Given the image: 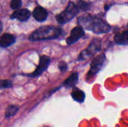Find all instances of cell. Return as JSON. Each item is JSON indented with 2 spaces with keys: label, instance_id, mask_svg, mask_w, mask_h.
<instances>
[{
  "label": "cell",
  "instance_id": "obj_1",
  "mask_svg": "<svg viewBox=\"0 0 128 127\" xmlns=\"http://www.w3.org/2000/svg\"><path fill=\"white\" fill-rule=\"evenodd\" d=\"M78 23L82 28L90 30L95 34L109 32L110 26L102 19L89 14H85L78 18Z\"/></svg>",
  "mask_w": 128,
  "mask_h": 127
},
{
  "label": "cell",
  "instance_id": "obj_2",
  "mask_svg": "<svg viewBox=\"0 0 128 127\" xmlns=\"http://www.w3.org/2000/svg\"><path fill=\"white\" fill-rule=\"evenodd\" d=\"M62 33V29L55 26L46 25L42 26L36 29L29 36V40L32 41L45 40L58 37Z\"/></svg>",
  "mask_w": 128,
  "mask_h": 127
},
{
  "label": "cell",
  "instance_id": "obj_3",
  "mask_svg": "<svg viewBox=\"0 0 128 127\" xmlns=\"http://www.w3.org/2000/svg\"><path fill=\"white\" fill-rule=\"evenodd\" d=\"M78 11L79 9L77 6L74 3L70 2L66 9L62 13L56 16V20L60 24H64L71 20L77 14Z\"/></svg>",
  "mask_w": 128,
  "mask_h": 127
},
{
  "label": "cell",
  "instance_id": "obj_4",
  "mask_svg": "<svg viewBox=\"0 0 128 127\" xmlns=\"http://www.w3.org/2000/svg\"><path fill=\"white\" fill-rule=\"evenodd\" d=\"M105 61H106V56L104 54L97 56L91 64V68L88 73V78L92 77L95 74H97L98 73H99V71H100L104 67Z\"/></svg>",
  "mask_w": 128,
  "mask_h": 127
},
{
  "label": "cell",
  "instance_id": "obj_5",
  "mask_svg": "<svg viewBox=\"0 0 128 127\" xmlns=\"http://www.w3.org/2000/svg\"><path fill=\"white\" fill-rule=\"evenodd\" d=\"M50 63V57H48L47 55H43V56H41L40 58V61H39L38 67H37V69L32 74H29L28 76L30 77H36V76H40L44 70H46V68L48 67Z\"/></svg>",
  "mask_w": 128,
  "mask_h": 127
},
{
  "label": "cell",
  "instance_id": "obj_6",
  "mask_svg": "<svg viewBox=\"0 0 128 127\" xmlns=\"http://www.w3.org/2000/svg\"><path fill=\"white\" fill-rule=\"evenodd\" d=\"M100 47H101V43H100V40L98 39H94V40H92V42L91 43V44L88 46V47L87 48L86 50H85L84 52H82L80 55V59H83L85 55H92L94 53H97L98 52H99L100 50Z\"/></svg>",
  "mask_w": 128,
  "mask_h": 127
},
{
  "label": "cell",
  "instance_id": "obj_7",
  "mask_svg": "<svg viewBox=\"0 0 128 127\" xmlns=\"http://www.w3.org/2000/svg\"><path fill=\"white\" fill-rule=\"evenodd\" d=\"M84 31L83 28L81 26L75 27L70 33V35L67 39V43L69 45H71L74 43H76L78 40H80L83 35H84Z\"/></svg>",
  "mask_w": 128,
  "mask_h": 127
},
{
  "label": "cell",
  "instance_id": "obj_8",
  "mask_svg": "<svg viewBox=\"0 0 128 127\" xmlns=\"http://www.w3.org/2000/svg\"><path fill=\"white\" fill-rule=\"evenodd\" d=\"M31 16V13L28 9H17L10 16L11 19H17L20 21H26Z\"/></svg>",
  "mask_w": 128,
  "mask_h": 127
},
{
  "label": "cell",
  "instance_id": "obj_9",
  "mask_svg": "<svg viewBox=\"0 0 128 127\" xmlns=\"http://www.w3.org/2000/svg\"><path fill=\"white\" fill-rule=\"evenodd\" d=\"M47 16H48L47 11L42 7H37L36 8H34L33 11L34 18L39 22H43L46 20Z\"/></svg>",
  "mask_w": 128,
  "mask_h": 127
},
{
  "label": "cell",
  "instance_id": "obj_10",
  "mask_svg": "<svg viewBox=\"0 0 128 127\" xmlns=\"http://www.w3.org/2000/svg\"><path fill=\"white\" fill-rule=\"evenodd\" d=\"M15 42V37L10 34H4L0 37V46L1 47H8L14 44Z\"/></svg>",
  "mask_w": 128,
  "mask_h": 127
},
{
  "label": "cell",
  "instance_id": "obj_11",
  "mask_svg": "<svg viewBox=\"0 0 128 127\" xmlns=\"http://www.w3.org/2000/svg\"><path fill=\"white\" fill-rule=\"evenodd\" d=\"M114 40L118 45H128V31L116 34Z\"/></svg>",
  "mask_w": 128,
  "mask_h": 127
},
{
  "label": "cell",
  "instance_id": "obj_12",
  "mask_svg": "<svg viewBox=\"0 0 128 127\" xmlns=\"http://www.w3.org/2000/svg\"><path fill=\"white\" fill-rule=\"evenodd\" d=\"M71 97L76 102L82 103L85 100L86 94L82 91L80 89H74L71 93Z\"/></svg>",
  "mask_w": 128,
  "mask_h": 127
},
{
  "label": "cell",
  "instance_id": "obj_13",
  "mask_svg": "<svg viewBox=\"0 0 128 127\" xmlns=\"http://www.w3.org/2000/svg\"><path fill=\"white\" fill-rule=\"evenodd\" d=\"M78 82V74L76 73H74L71 74L64 82V85L66 88H72L74 87Z\"/></svg>",
  "mask_w": 128,
  "mask_h": 127
},
{
  "label": "cell",
  "instance_id": "obj_14",
  "mask_svg": "<svg viewBox=\"0 0 128 127\" xmlns=\"http://www.w3.org/2000/svg\"><path fill=\"white\" fill-rule=\"evenodd\" d=\"M19 110V107L17 106H9L6 109L5 112V118H10V117L14 116Z\"/></svg>",
  "mask_w": 128,
  "mask_h": 127
},
{
  "label": "cell",
  "instance_id": "obj_15",
  "mask_svg": "<svg viewBox=\"0 0 128 127\" xmlns=\"http://www.w3.org/2000/svg\"><path fill=\"white\" fill-rule=\"evenodd\" d=\"M12 85L13 84L10 80H0V90L11 88Z\"/></svg>",
  "mask_w": 128,
  "mask_h": 127
},
{
  "label": "cell",
  "instance_id": "obj_16",
  "mask_svg": "<svg viewBox=\"0 0 128 127\" xmlns=\"http://www.w3.org/2000/svg\"><path fill=\"white\" fill-rule=\"evenodd\" d=\"M22 5V1L21 0H11L10 1V7L14 10H17L19 9Z\"/></svg>",
  "mask_w": 128,
  "mask_h": 127
},
{
  "label": "cell",
  "instance_id": "obj_17",
  "mask_svg": "<svg viewBox=\"0 0 128 127\" xmlns=\"http://www.w3.org/2000/svg\"><path fill=\"white\" fill-rule=\"evenodd\" d=\"M76 6H77L79 10H86L88 8V4L84 1H79Z\"/></svg>",
  "mask_w": 128,
  "mask_h": 127
},
{
  "label": "cell",
  "instance_id": "obj_18",
  "mask_svg": "<svg viewBox=\"0 0 128 127\" xmlns=\"http://www.w3.org/2000/svg\"><path fill=\"white\" fill-rule=\"evenodd\" d=\"M58 67H59V70L62 72H64L67 70V64L65 62H64V61H62V62L59 63Z\"/></svg>",
  "mask_w": 128,
  "mask_h": 127
},
{
  "label": "cell",
  "instance_id": "obj_19",
  "mask_svg": "<svg viewBox=\"0 0 128 127\" xmlns=\"http://www.w3.org/2000/svg\"><path fill=\"white\" fill-rule=\"evenodd\" d=\"M2 22H0V34H1V32H2Z\"/></svg>",
  "mask_w": 128,
  "mask_h": 127
},
{
  "label": "cell",
  "instance_id": "obj_20",
  "mask_svg": "<svg viewBox=\"0 0 128 127\" xmlns=\"http://www.w3.org/2000/svg\"></svg>",
  "mask_w": 128,
  "mask_h": 127
}]
</instances>
